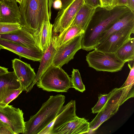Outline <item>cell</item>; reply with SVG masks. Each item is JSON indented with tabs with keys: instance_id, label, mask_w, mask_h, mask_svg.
Returning <instances> with one entry per match:
<instances>
[{
	"instance_id": "6da1fadb",
	"label": "cell",
	"mask_w": 134,
	"mask_h": 134,
	"mask_svg": "<svg viewBox=\"0 0 134 134\" xmlns=\"http://www.w3.org/2000/svg\"><path fill=\"white\" fill-rule=\"evenodd\" d=\"M131 11L126 6L116 5L110 9L99 7L82 34L81 49L87 51L94 49L103 32L115 22Z\"/></svg>"
},
{
	"instance_id": "7a4b0ae2",
	"label": "cell",
	"mask_w": 134,
	"mask_h": 134,
	"mask_svg": "<svg viewBox=\"0 0 134 134\" xmlns=\"http://www.w3.org/2000/svg\"><path fill=\"white\" fill-rule=\"evenodd\" d=\"M53 0H23L20 24L36 38L45 21H50Z\"/></svg>"
},
{
	"instance_id": "3957f363",
	"label": "cell",
	"mask_w": 134,
	"mask_h": 134,
	"mask_svg": "<svg viewBox=\"0 0 134 134\" xmlns=\"http://www.w3.org/2000/svg\"><path fill=\"white\" fill-rule=\"evenodd\" d=\"M61 94L50 96L38 111L25 122L23 134H38L56 118L65 101Z\"/></svg>"
},
{
	"instance_id": "277c9868",
	"label": "cell",
	"mask_w": 134,
	"mask_h": 134,
	"mask_svg": "<svg viewBox=\"0 0 134 134\" xmlns=\"http://www.w3.org/2000/svg\"><path fill=\"white\" fill-rule=\"evenodd\" d=\"M134 84L115 88L110 92L107 102L93 120L89 122L90 130L93 131L97 130L104 122L114 115L125 102L134 97Z\"/></svg>"
},
{
	"instance_id": "5b68a950",
	"label": "cell",
	"mask_w": 134,
	"mask_h": 134,
	"mask_svg": "<svg viewBox=\"0 0 134 134\" xmlns=\"http://www.w3.org/2000/svg\"><path fill=\"white\" fill-rule=\"evenodd\" d=\"M36 84L38 88L48 92H67L71 87V78L68 74L61 67L52 65Z\"/></svg>"
},
{
	"instance_id": "8992f818",
	"label": "cell",
	"mask_w": 134,
	"mask_h": 134,
	"mask_svg": "<svg viewBox=\"0 0 134 134\" xmlns=\"http://www.w3.org/2000/svg\"><path fill=\"white\" fill-rule=\"evenodd\" d=\"M86 60L89 66L97 71L112 72L121 70L125 64L118 58L115 53L95 49L87 54Z\"/></svg>"
},
{
	"instance_id": "52a82bcc",
	"label": "cell",
	"mask_w": 134,
	"mask_h": 134,
	"mask_svg": "<svg viewBox=\"0 0 134 134\" xmlns=\"http://www.w3.org/2000/svg\"><path fill=\"white\" fill-rule=\"evenodd\" d=\"M134 33V26L124 27L108 36L98 44L95 49L104 52L115 53L131 38V35Z\"/></svg>"
},
{
	"instance_id": "ba28073f",
	"label": "cell",
	"mask_w": 134,
	"mask_h": 134,
	"mask_svg": "<svg viewBox=\"0 0 134 134\" xmlns=\"http://www.w3.org/2000/svg\"><path fill=\"white\" fill-rule=\"evenodd\" d=\"M83 34L74 37L58 47L51 65L62 67L72 59L76 52L81 49Z\"/></svg>"
},
{
	"instance_id": "9c48e42d",
	"label": "cell",
	"mask_w": 134,
	"mask_h": 134,
	"mask_svg": "<svg viewBox=\"0 0 134 134\" xmlns=\"http://www.w3.org/2000/svg\"><path fill=\"white\" fill-rule=\"evenodd\" d=\"M84 3L83 0H74L66 7L60 9L53 25L55 34L61 33L69 26Z\"/></svg>"
},
{
	"instance_id": "30bf717a",
	"label": "cell",
	"mask_w": 134,
	"mask_h": 134,
	"mask_svg": "<svg viewBox=\"0 0 134 134\" xmlns=\"http://www.w3.org/2000/svg\"><path fill=\"white\" fill-rule=\"evenodd\" d=\"M24 113L19 108L8 105L0 106V120L7 124L14 134L23 133L25 128Z\"/></svg>"
},
{
	"instance_id": "8fae6325",
	"label": "cell",
	"mask_w": 134,
	"mask_h": 134,
	"mask_svg": "<svg viewBox=\"0 0 134 134\" xmlns=\"http://www.w3.org/2000/svg\"><path fill=\"white\" fill-rule=\"evenodd\" d=\"M76 111L75 100H72L62 107L55 119L38 134H54L58 129L77 116Z\"/></svg>"
},
{
	"instance_id": "7c38bea8",
	"label": "cell",
	"mask_w": 134,
	"mask_h": 134,
	"mask_svg": "<svg viewBox=\"0 0 134 134\" xmlns=\"http://www.w3.org/2000/svg\"><path fill=\"white\" fill-rule=\"evenodd\" d=\"M0 46L3 49L18 55L20 58L23 57L34 61L41 60L43 53L37 46L28 47L10 41L0 38Z\"/></svg>"
},
{
	"instance_id": "4fadbf2b",
	"label": "cell",
	"mask_w": 134,
	"mask_h": 134,
	"mask_svg": "<svg viewBox=\"0 0 134 134\" xmlns=\"http://www.w3.org/2000/svg\"><path fill=\"white\" fill-rule=\"evenodd\" d=\"M12 68L20 83L23 91L27 92L34 81L36 74L30 64L20 59L15 58L12 60Z\"/></svg>"
},
{
	"instance_id": "5bb4252c",
	"label": "cell",
	"mask_w": 134,
	"mask_h": 134,
	"mask_svg": "<svg viewBox=\"0 0 134 134\" xmlns=\"http://www.w3.org/2000/svg\"><path fill=\"white\" fill-rule=\"evenodd\" d=\"M21 18L20 9L15 0H0V22L20 24Z\"/></svg>"
},
{
	"instance_id": "9a60e30c",
	"label": "cell",
	"mask_w": 134,
	"mask_h": 134,
	"mask_svg": "<svg viewBox=\"0 0 134 134\" xmlns=\"http://www.w3.org/2000/svg\"><path fill=\"white\" fill-rule=\"evenodd\" d=\"M90 130L87 120L77 116L58 129L54 134H82L88 133Z\"/></svg>"
},
{
	"instance_id": "2e32d148",
	"label": "cell",
	"mask_w": 134,
	"mask_h": 134,
	"mask_svg": "<svg viewBox=\"0 0 134 134\" xmlns=\"http://www.w3.org/2000/svg\"><path fill=\"white\" fill-rule=\"evenodd\" d=\"M0 38L16 42L28 47L38 46L36 37L22 27L13 32L0 34Z\"/></svg>"
},
{
	"instance_id": "e0dca14e",
	"label": "cell",
	"mask_w": 134,
	"mask_h": 134,
	"mask_svg": "<svg viewBox=\"0 0 134 134\" xmlns=\"http://www.w3.org/2000/svg\"><path fill=\"white\" fill-rule=\"evenodd\" d=\"M21 87L14 71L0 75V103L13 90Z\"/></svg>"
},
{
	"instance_id": "ac0fdd59",
	"label": "cell",
	"mask_w": 134,
	"mask_h": 134,
	"mask_svg": "<svg viewBox=\"0 0 134 134\" xmlns=\"http://www.w3.org/2000/svg\"><path fill=\"white\" fill-rule=\"evenodd\" d=\"M96 9V8L91 7L84 3L69 26H77L84 32L91 19Z\"/></svg>"
},
{
	"instance_id": "d6986e66",
	"label": "cell",
	"mask_w": 134,
	"mask_h": 134,
	"mask_svg": "<svg viewBox=\"0 0 134 134\" xmlns=\"http://www.w3.org/2000/svg\"><path fill=\"white\" fill-rule=\"evenodd\" d=\"M129 26H134V12L132 11L119 19L103 32L99 38L98 44L111 34Z\"/></svg>"
},
{
	"instance_id": "ffe728a7",
	"label": "cell",
	"mask_w": 134,
	"mask_h": 134,
	"mask_svg": "<svg viewBox=\"0 0 134 134\" xmlns=\"http://www.w3.org/2000/svg\"><path fill=\"white\" fill-rule=\"evenodd\" d=\"M56 51V49L54 46V42L52 38V41L50 45L45 52L43 53L38 70L34 81L30 87V91L38 80L41 75L51 65Z\"/></svg>"
},
{
	"instance_id": "44dd1931",
	"label": "cell",
	"mask_w": 134,
	"mask_h": 134,
	"mask_svg": "<svg viewBox=\"0 0 134 134\" xmlns=\"http://www.w3.org/2000/svg\"><path fill=\"white\" fill-rule=\"evenodd\" d=\"M53 25L50 21H44L36 38L37 44L43 53L45 52L52 41Z\"/></svg>"
},
{
	"instance_id": "7402d4cb",
	"label": "cell",
	"mask_w": 134,
	"mask_h": 134,
	"mask_svg": "<svg viewBox=\"0 0 134 134\" xmlns=\"http://www.w3.org/2000/svg\"><path fill=\"white\" fill-rule=\"evenodd\" d=\"M84 32L80 28L77 26H69L59 35H55L52 37L54 46L56 49L64 43Z\"/></svg>"
},
{
	"instance_id": "603a6c76",
	"label": "cell",
	"mask_w": 134,
	"mask_h": 134,
	"mask_svg": "<svg viewBox=\"0 0 134 134\" xmlns=\"http://www.w3.org/2000/svg\"><path fill=\"white\" fill-rule=\"evenodd\" d=\"M118 58L125 63L134 60V38L131 37L115 53Z\"/></svg>"
},
{
	"instance_id": "cb8c5ba5",
	"label": "cell",
	"mask_w": 134,
	"mask_h": 134,
	"mask_svg": "<svg viewBox=\"0 0 134 134\" xmlns=\"http://www.w3.org/2000/svg\"><path fill=\"white\" fill-rule=\"evenodd\" d=\"M71 78V87L76 90L83 92L85 90V85L82 82L78 70L73 69Z\"/></svg>"
},
{
	"instance_id": "d4e9b609",
	"label": "cell",
	"mask_w": 134,
	"mask_h": 134,
	"mask_svg": "<svg viewBox=\"0 0 134 134\" xmlns=\"http://www.w3.org/2000/svg\"><path fill=\"white\" fill-rule=\"evenodd\" d=\"M109 95V93L107 94H100L97 102L92 108V112L93 114L98 113L100 111L107 102Z\"/></svg>"
},
{
	"instance_id": "484cf974",
	"label": "cell",
	"mask_w": 134,
	"mask_h": 134,
	"mask_svg": "<svg viewBox=\"0 0 134 134\" xmlns=\"http://www.w3.org/2000/svg\"><path fill=\"white\" fill-rule=\"evenodd\" d=\"M21 27L18 23L14 24L0 22V34L13 32Z\"/></svg>"
},
{
	"instance_id": "4316f807",
	"label": "cell",
	"mask_w": 134,
	"mask_h": 134,
	"mask_svg": "<svg viewBox=\"0 0 134 134\" xmlns=\"http://www.w3.org/2000/svg\"><path fill=\"white\" fill-rule=\"evenodd\" d=\"M23 91V90L21 87L18 89L13 90L0 103V106L4 107L8 105L12 101L17 97Z\"/></svg>"
},
{
	"instance_id": "83f0119b",
	"label": "cell",
	"mask_w": 134,
	"mask_h": 134,
	"mask_svg": "<svg viewBox=\"0 0 134 134\" xmlns=\"http://www.w3.org/2000/svg\"><path fill=\"white\" fill-rule=\"evenodd\" d=\"M128 66L130 69V71L127 78L122 86H125L134 83V65L133 63L132 66H131L128 63Z\"/></svg>"
},
{
	"instance_id": "f1b7e54d",
	"label": "cell",
	"mask_w": 134,
	"mask_h": 134,
	"mask_svg": "<svg viewBox=\"0 0 134 134\" xmlns=\"http://www.w3.org/2000/svg\"><path fill=\"white\" fill-rule=\"evenodd\" d=\"M0 134H14L7 124L0 120Z\"/></svg>"
},
{
	"instance_id": "f546056e",
	"label": "cell",
	"mask_w": 134,
	"mask_h": 134,
	"mask_svg": "<svg viewBox=\"0 0 134 134\" xmlns=\"http://www.w3.org/2000/svg\"><path fill=\"white\" fill-rule=\"evenodd\" d=\"M114 0H100V7L108 9L113 8Z\"/></svg>"
},
{
	"instance_id": "4dcf8cb0",
	"label": "cell",
	"mask_w": 134,
	"mask_h": 134,
	"mask_svg": "<svg viewBox=\"0 0 134 134\" xmlns=\"http://www.w3.org/2000/svg\"><path fill=\"white\" fill-rule=\"evenodd\" d=\"M84 3L93 8L100 7V0H83Z\"/></svg>"
},
{
	"instance_id": "1f68e13d",
	"label": "cell",
	"mask_w": 134,
	"mask_h": 134,
	"mask_svg": "<svg viewBox=\"0 0 134 134\" xmlns=\"http://www.w3.org/2000/svg\"><path fill=\"white\" fill-rule=\"evenodd\" d=\"M127 0H114L113 7L118 5H124L126 6Z\"/></svg>"
},
{
	"instance_id": "d6a6232c",
	"label": "cell",
	"mask_w": 134,
	"mask_h": 134,
	"mask_svg": "<svg viewBox=\"0 0 134 134\" xmlns=\"http://www.w3.org/2000/svg\"><path fill=\"white\" fill-rule=\"evenodd\" d=\"M54 8L56 9H60L62 6V3L60 0H54L53 4Z\"/></svg>"
},
{
	"instance_id": "836d02e7",
	"label": "cell",
	"mask_w": 134,
	"mask_h": 134,
	"mask_svg": "<svg viewBox=\"0 0 134 134\" xmlns=\"http://www.w3.org/2000/svg\"><path fill=\"white\" fill-rule=\"evenodd\" d=\"M126 6L134 12V0H127Z\"/></svg>"
},
{
	"instance_id": "e575fe53",
	"label": "cell",
	"mask_w": 134,
	"mask_h": 134,
	"mask_svg": "<svg viewBox=\"0 0 134 134\" xmlns=\"http://www.w3.org/2000/svg\"><path fill=\"white\" fill-rule=\"evenodd\" d=\"M62 3V6L61 8H64L67 7L74 0H60Z\"/></svg>"
},
{
	"instance_id": "d590c367",
	"label": "cell",
	"mask_w": 134,
	"mask_h": 134,
	"mask_svg": "<svg viewBox=\"0 0 134 134\" xmlns=\"http://www.w3.org/2000/svg\"><path fill=\"white\" fill-rule=\"evenodd\" d=\"M8 72V68L0 66V75L7 73Z\"/></svg>"
},
{
	"instance_id": "8d00e7d4",
	"label": "cell",
	"mask_w": 134,
	"mask_h": 134,
	"mask_svg": "<svg viewBox=\"0 0 134 134\" xmlns=\"http://www.w3.org/2000/svg\"><path fill=\"white\" fill-rule=\"evenodd\" d=\"M17 2H18L19 4L21 3H22L23 0H15Z\"/></svg>"
},
{
	"instance_id": "74e56055",
	"label": "cell",
	"mask_w": 134,
	"mask_h": 134,
	"mask_svg": "<svg viewBox=\"0 0 134 134\" xmlns=\"http://www.w3.org/2000/svg\"><path fill=\"white\" fill-rule=\"evenodd\" d=\"M2 49H3V48L0 46V50Z\"/></svg>"
},
{
	"instance_id": "f35d334b",
	"label": "cell",
	"mask_w": 134,
	"mask_h": 134,
	"mask_svg": "<svg viewBox=\"0 0 134 134\" xmlns=\"http://www.w3.org/2000/svg\"><path fill=\"white\" fill-rule=\"evenodd\" d=\"M53 0V1H54V0Z\"/></svg>"
},
{
	"instance_id": "ab89813d",
	"label": "cell",
	"mask_w": 134,
	"mask_h": 134,
	"mask_svg": "<svg viewBox=\"0 0 134 134\" xmlns=\"http://www.w3.org/2000/svg\"></svg>"
}]
</instances>
